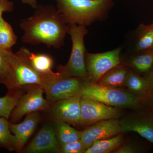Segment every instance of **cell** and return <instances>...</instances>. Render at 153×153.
<instances>
[{
	"instance_id": "1",
	"label": "cell",
	"mask_w": 153,
	"mask_h": 153,
	"mask_svg": "<svg viewBox=\"0 0 153 153\" xmlns=\"http://www.w3.org/2000/svg\"><path fill=\"white\" fill-rule=\"evenodd\" d=\"M19 26L24 32L23 43L57 49L64 44L69 27L57 9L50 5L37 6L33 16L22 20Z\"/></svg>"
},
{
	"instance_id": "2",
	"label": "cell",
	"mask_w": 153,
	"mask_h": 153,
	"mask_svg": "<svg viewBox=\"0 0 153 153\" xmlns=\"http://www.w3.org/2000/svg\"><path fill=\"white\" fill-rule=\"evenodd\" d=\"M57 11L69 25H90L102 18L112 7L113 0H55Z\"/></svg>"
},
{
	"instance_id": "3",
	"label": "cell",
	"mask_w": 153,
	"mask_h": 153,
	"mask_svg": "<svg viewBox=\"0 0 153 153\" xmlns=\"http://www.w3.org/2000/svg\"><path fill=\"white\" fill-rule=\"evenodd\" d=\"M78 94L81 97L92 99L118 108L137 109L143 105L142 100L128 91L102 86L89 80L83 81Z\"/></svg>"
},
{
	"instance_id": "4",
	"label": "cell",
	"mask_w": 153,
	"mask_h": 153,
	"mask_svg": "<svg viewBox=\"0 0 153 153\" xmlns=\"http://www.w3.org/2000/svg\"><path fill=\"white\" fill-rule=\"evenodd\" d=\"M88 33L86 27L73 25L69 26L68 34L72 41V49L68 63L57 67V72L66 76L77 77L83 81L89 80L85 63L84 37Z\"/></svg>"
},
{
	"instance_id": "5",
	"label": "cell",
	"mask_w": 153,
	"mask_h": 153,
	"mask_svg": "<svg viewBox=\"0 0 153 153\" xmlns=\"http://www.w3.org/2000/svg\"><path fill=\"white\" fill-rule=\"evenodd\" d=\"M83 80L59 72L43 74L41 87L50 104L78 94Z\"/></svg>"
},
{
	"instance_id": "6",
	"label": "cell",
	"mask_w": 153,
	"mask_h": 153,
	"mask_svg": "<svg viewBox=\"0 0 153 153\" xmlns=\"http://www.w3.org/2000/svg\"><path fill=\"white\" fill-rule=\"evenodd\" d=\"M120 48L104 53L91 54L87 52L85 63L88 79L97 83L102 77L120 64Z\"/></svg>"
},
{
	"instance_id": "7",
	"label": "cell",
	"mask_w": 153,
	"mask_h": 153,
	"mask_svg": "<svg viewBox=\"0 0 153 153\" xmlns=\"http://www.w3.org/2000/svg\"><path fill=\"white\" fill-rule=\"evenodd\" d=\"M79 125L88 126L100 121L119 119L123 115L119 108L92 99L81 97Z\"/></svg>"
},
{
	"instance_id": "8",
	"label": "cell",
	"mask_w": 153,
	"mask_h": 153,
	"mask_svg": "<svg viewBox=\"0 0 153 153\" xmlns=\"http://www.w3.org/2000/svg\"><path fill=\"white\" fill-rule=\"evenodd\" d=\"M27 92L23 94L14 108L10 118V122L16 123L25 115L50 107V103L43 96L44 91L39 85H33Z\"/></svg>"
},
{
	"instance_id": "9",
	"label": "cell",
	"mask_w": 153,
	"mask_h": 153,
	"mask_svg": "<svg viewBox=\"0 0 153 153\" xmlns=\"http://www.w3.org/2000/svg\"><path fill=\"white\" fill-rule=\"evenodd\" d=\"M123 134L119 119L100 121L80 131V140L86 149L94 143Z\"/></svg>"
},
{
	"instance_id": "10",
	"label": "cell",
	"mask_w": 153,
	"mask_h": 153,
	"mask_svg": "<svg viewBox=\"0 0 153 153\" xmlns=\"http://www.w3.org/2000/svg\"><path fill=\"white\" fill-rule=\"evenodd\" d=\"M123 133L135 132L153 143V113L129 114L120 120Z\"/></svg>"
},
{
	"instance_id": "11",
	"label": "cell",
	"mask_w": 153,
	"mask_h": 153,
	"mask_svg": "<svg viewBox=\"0 0 153 153\" xmlns=\"http://www.w3.org/2000/svg\"><path fill=\"white\" fill-rule=\"evenodd\" d=\"M10 89L23 88L24 86L41 85L43 74L36 71L27 61L16 53Z\"/></svg>"
},
{
	"instance_id": "12",
	"label": "cell",
	"mask_w": 153,
	"mask_h": 153,
	"mask_svg": "<svg viewBox=\"0 0 153 153\" xmlns=\"http://www.w3.org/2000/svg\"><path fill=\"white\" fill-rule=\"evenodd\" d=\"M25 152L29 153H60V144L56 131L49 125L43 126L28 145Z\"/></svg>"
},
{
	"instance_id": "13",
	"label": "cell",
	"mask_w": 153,
	"mask_h": 153,
	"mask_svg": "<svg viewBox=\"0 0 153 153\" xmlns=\"http://www.w3.org/2000/svg\"><path fill=\"white\" fill-rule=\"evenodd\" d=\"M79 94L53 103L52 113L57 120L79 125L80 115V100Z\"/></svg>"
},
{
	"instance_id": "14",
	"label": "cell",
	"mask_w": 153,
	"mask_h": 153,
	"mask_svg": "<svg viewBox=\"0 0 153 153\" xmlns=\"http://www.w3.org/2000/svg\"><path fill=\"white\" fill-rule=\"evenodd\" d=\"M39 120L40 116L36 111L26 115L24 120L20 123H10V129L15 136L16 141L17 152L23 149L36 129Z\"/></svg>"
},
{
	"instance_id": "15",
	"label": "cell",
	"mask_w": 153,
	"mask_h": 153,
	"mask_svg": "<svg viewBox=\"0 0 153 153\" xmlns=\"http://www.w3.org/2000/svg\"><path fill=\"white\" fill-rule=\"evenodd\" d=\"M36 71L41 74L52 73L54 60L50 55L45 53L35 54L27 48L22 47L16 52Z\"/></svg>"
},
{
	"instance_id": "16",
	"label": "cell",
	"mask_w": 153,
	"mask_h": 153,
	"mask_svg": "<svg viewBox=\"0 0 153 153\" xmlns=\"http://www.w3.org/2000/svg\"><path fill=\"white\" fill-rule=\"evenodd\" d=\"M16 55L11 49L0 47V84L9 89L12 81Z\"/></svg>"
},
{
	"instance_id": "17",
	"label": "cell",
	"mask_w": 153,
	"mask_h": 153,
	"mask_svg": "<svg viewBox=\"0 0 153 153\" xmlns=\"http://www.w3.org/2000/svg\"><path fill=\"white\" fill-rule=\"evenodd\" d=\"M128 71L126 66L119 65L105 74L97 83L106 87L122 88L125 87Z\"/></svg>"
},
{
	"instance_id": "18",
	"label": "cell",
	"mask_w": 153,
	"mask_h": 153,
	"mask_svg": "<svg viewBox=\"0 0 153 153\" xmlns=\"http://www.w3.org/2000/svg\"><path fill=\"white\" fill-rule=\"evenodd\" d=\"M125 87L133 95L143 101L148 96L147 86L145 77L134 71H128L126 77Z\"/></svg>"
},
{
	"instance_id": "19",
	"label": "cell",
	"mask_w": 153,
	"mask_h": 153,
	"mask_svg": "<svg viewBox=\"0 0 153 153\" xmlns=\"http://www.w3.org/2000/svg\"><path fill=\"white\" fill-rule=\"evenodd\" d=\"M124 137L123 134L99 140L95 142L87 149L85 153H108L113 152L123 144Z\"/></svg>"
},
{
	"instance_id": "20",
	"label": "cell",
	"mask_w": 153,
	"mask_h": 153,
	"mask_svg": "<svg viewBox=\"0 0 153 153\" xmlns=\"http://www.w3.org/2000/svg\"><path fill=\"white\" fill-rule=\"evenodd\" d=\"M22 88L10 89L6 95L0 97V117L10 119L11 114L23 95Z\"/></svg>"
},
{
	"instance_id": "21",
	"label": "cell",
	"mask_w": 153,
	"mask_h": 153,
	"mask_svg": "<svg viewBox=\"0 0 153 153\" xmlns=\"http://www.w3.org/2000/svg\"><path fill=\"white\" fill-rule=\"evenodd\" d=\"M57 121L55 131L60 145L80 140V131L72 128L67 123Z\"/></svg>"
},
{
	"instance_id": "22",
	"label": "cell",
	"mask_w": 153,
	"mask_h": 153,
	"mask_svg": "<svg viewBox=\"0 0 153 153\" xmlns=\"http://www.w3.org/2000/svg\"><path fill=\"white\" fill-rule=\"evenodd\" d=\"M10 123L9 120L0 117V148L17 151L16 138L10 129Z\"/></svg>"
},
{
	"instance_id": "23",
	"label": "cell",
	"mask_w": 153,
	"mask_h": 153,
	"mask_svg": "<svg viewBox=\"0 0 153 153\" xmlns=\"http://www.w3.org/2000/svg\"><path fill=\"white\" fill-rule=\"evenodd\" d=\"M17 39L12 26L2 17L0 19V47L11 49L16 43Z\"/></svg>"
},
{
	"instance_id": "24",
	"label": "cell",
	"mask_w": 153,
	"mask_h": 153,
	"mask_svg": "<svg viewBox=\"0 0 153 153\" xmlns=\"http://www.w3.org/2000/svg\"><path fill=\"white\" fill-rule=\"evenodd\" d=\"M140 27L137 51L140 52L153 49V22L150 25H141Z\"/></svg>"
},
{
	"instance_id": "25",
	"label": "cell",
	"mask_w": 153,
	"mask_h": 153,
	"mask_svg": "<svg viewBox=\"0 0 153 153\" xmlns=\"http://www.w3.org/2000/svg\"><path fill=\"white\" fill-rule=\"evenodd\" d=\"M131 63L132 66L139 72H149L153 66V49L136 56L131 60Z\"/></svg>"
},
{
	"instance_id": "26",
	"label": "cell",
	"mask_w": 153,
	"mask_h": 153,
	"mask_svg": "<svg viewBox=\"0 0 153 153\" xmlns=\"http://www.w3.org/2000/svg\"><path fill=\"white\" fill-rule=\"evenodd\" d=\"M60 153H83L86 150L81 140L60 145Z\"/></svg>"
},
{
	"instance_id": "27",
	"label": "cell",
	"mask_w": 153,
	"mask_h": 153,
	"mask_svg": "<svg viewBox=\"0 0 153 153\" xmlns=\"http://www.w3.org/2000/svg\"><path fill=\"white\" fill-rule=\"evenodd\" d=\"M140 150L133 145L126 144L121 146L114 153H135L140 152Z\"/></svg>"
},
{
	"instance_id": "28",
	"label": "cell",
	"mask_w": 153,
	"mask_h": 153,
	"mask_svg": "<svg viewBox=\"0 0 153 153\" xmlns=\"http://www.w3.org/2000/svg\"><path fill=\"white\" fill-rule=\"evenodd\" d=\"M14 4L9 0H0V19L3 13L13 11Z\"/></svg>"
},
{
	"instance_id": "29",
	"label": "cell",
	"mask_w": 153,
	"mask_h": 153,
	"mask_svg": "<svg viewBox=\"0 0 153 153\" xmlns=\"http://www.w3.org/2000/svg\"><path fill=\"white\" fill-rule=\"evenodd\" d=\"M149 72L145 77L147 86L148 96L153 94V66Z\"/></svg>"
},
{
	"instance_id": "30",
	"label": "cell",
	"mask_w": 153,
	"mask_h": 153,
	"mask_svg": "<svg viewBox=\"0 0 153 153\" xmlns=\"http://www.w3.org/2000/svg\"><path fill=\"white\" fill-rule=\"evenodd\" d=\"M143 104H144L149 111L153 113V94L148 95L143 101Z\"/></svg>"
},
{
	"instance_id": "31",
	"label": "cell",
	"mask_w": 153,
	"mask_h": 153,
	"mask_svg": "<svg viewBox=\"0 0 153 153\" xmlns=\"http://www.w3.org/2000/svg\"><path fill=\"white\" fill-rule=\"evenodd\" d=\"M21 1L24 4H27L34 8H36V7L38 6L37 1L35 0H21Z\"/></svg>"
},
{
	"instance_id": "32",
	"label": "cell",
	"mask_w": 153,
	"mask_h": 153,
	"mask_svg": "<svg viewBox=\"0 0 153 153\" xmlns=\"http://www.w3.org/2000/svg\"><path fill=\"white\" fill-rule=\"evenodd\" d=\"M35 1H36V0H35Z\"/></svg>"
}]
</instances>
